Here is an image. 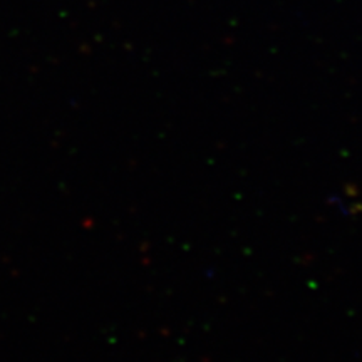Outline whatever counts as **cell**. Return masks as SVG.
<instances>
[]
</instances>
